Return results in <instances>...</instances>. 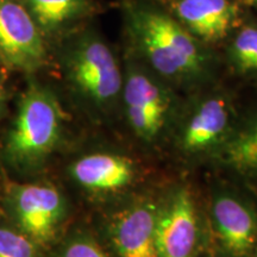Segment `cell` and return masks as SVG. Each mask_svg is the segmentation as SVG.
<instances>
[{"instance_id":"1","label":"cell","mask_w":257,"mask_h":257,"mask_svg":"<svg viewBox=\"0 0 257 257\" xmlns=\"http://www.w3.org/2000/svg\"><path fill=\"white\" fill-rule=\"evenodd\" d=\"M24 78L0 128V170L11 180L49 174L76 140L59 91L38 75Z\"/></svg>"},{"instance_id":"2","label":"cell","mask_w":257,"mask_h":257,"mask_svg":"<svg viewBox=\"0 0 257 257\" xmlns=\"http://www.w3.org/2000/svg\"><path fill=\"white\" fill-rule=\"evenodd\" d=\"M51 174L85 216L117 206L166 178L136 154L80 138L57 161Z\"/></svg>"},{"instance_id":"3","label":"cell","mask_w":257,"mask_h":257,"mask_svg":"<svg viewBox=\"0 0 257 257\" xmlns=\"http://www.w3.org/2000/svg\"><path fill=\"white\" fill-rule=\"evenodd\" d=\"M70 107L93 126L111 121L119 112L124 72L100 34L91 27L76 28L50 46Z\"/></svg>"},{"instance_id":"4","label":"cell","mask_w":257,"mask_h":257,"mask_svg":"<svg viewBox=\"0 0 257 257\" xmlns=\"http://www.w3.org/2000/svg\"><path fill=\"white\" fill-rule=\"evenodd\" d=\"M124 19L131 44L157 76L180 86L207 79L211 55L169 10L149 0H130L124 6Z\"/></svg>"},{"instance_id":"5","label":"cell","mask_w":257,"mask_h":257,"mask_svg":"<svg viewBox=\"0 0 257 257\" xmlns=\"http://www.w3.org/2000/svg\"><path fill=\"white\" fill-rule=\"evenodd\" d=\"M0 214L44 252L82 216L72 195L51 173L30 180L5 176Z\"/></svg>"},{"instance_id":"6","label":"cell","mask_w":257,"mask_h":257,"mask_svg":"<svg viewBox=\"0 0 257 257\" xmlns=\"http://www.w3.org/2000/svg\"><path fill=\"white\" fill-rule=\"evenodd\" d=\"M204 194L206 256L253 257L257 249V187L240 180H208Z\"/></svg>"},{"instance_id":"7","label":"cell","mask_w":257,"mask_h":257,"mask_svg":"<svg viewBox=\"0 0 257 257\" xmlns=\"http://www.w3.org/2000/svg\"><path fill=\"white\" fill-rule=\"evenodd\" d=\"M181 105L170 83L147 67L127 64L118 114L144 153L167 148Z\"/></svg>"},{"instance_id":"8","label":"cell","mask_w":257,"mask_h":257,"mask_svg":"<svg viewBox=\"0 0 257 257\" xmlns=\"http://www.w3.org/2000/svg\"><path fill=\"white\" fill-rule=\"evenodd\" d=\"M230 94L212 91L182 102L167 148L185 169L210 165L238 124Z\"/></svg>"},{"instance_id":"9","label":"cell","mask_w":257,"mask_h":257,"mask_svg":"<svg viewBox=\"0 0 257 257\" xmlns=\"http://www.w3.org/2000/svg\"><path fill=\"white\" fill-rule=\"evenodd\" d=\"M157 257H204L207 251L204 194L185 174L161 182L156 210Z\"/></svg>"},{"instance_id":"10","label":"cell","mask_w":257,"mask_h":257,"mask_svg":"<svg viewBox=\"0 0 257 257\" xmlns=\"http://www.w3.org/2000/svg\"><path fill=\"white\" fill-rule=\"evenodd\" d=\"M161 182L117 206L86 216L112 257H157L155 227Z\"/></svg>"},{"instance_id":"11","label":"cell","mask_w":257,"mask_h":257,"mask_svg":"<svg viewBox=\"0 0 257 257\" xmlns=\"http://www.w3.org/2000/svg\"><path fill=\"white\" fill-rule=\"evenodd\" d=\"M0 62L24 76L50 66L49 43L19 0H0Z\"/></svg>"},{"instance_id":"12","label":"cell","mask_w":257,"mask_h":257,"mask_svg":"<svg viewBox=\"0 0 257 257\" xmlns=\"http://www.w3.org/2000/svg\"><path fill=\"white\" fill-rule=\"evenodd\" d=\"M169 11L201 43L224 40L239 19L232 0H173Z\"/></svg>"},{"instance_id":"13","label":"cell","mask_w":257,"mask_h":257,"mask_svg":"<svg viewBox=\"0 0 257 257\" xmlns=\"http://www.w3.org/2000/svg\"><path fill=\"white\" fill-rule=\"evenodd\" d=\"M210 165L257 187V111L239 118Z\"/></svg>"},{"instance_id":"14","label":"cell","mask_w":257,"mask_h":257,"mask_svg":"<svg viewBox=\"0 0 257 257\" xmlns=\"http://www.w3.org/2000/svg\"><path fill=\"white\" fill-rule=\"evenodd\" d=\"M36 22L49 46L81 23L94 11L91 0H19Z\"/></svg>"},{"instance_id":"15","label":"cell","mask_w":257,"mask_h":257,"mask_svg":"<svg viewBox=\"0 0 257 257\" xmlns=\"http://www.w3.org/2000/svg\"><path fill=\"white\" fill-rule=\"evenodd\" d=\"M46 257H112L98 239L86 216L69 227L55 245L46 252Z\"/></svg>"},{"instance_id":"16","label":"cell","mask_w":257,"mask_h":257,"mask_svg":"<svg viewBox=\"0 0 257 257\" xmlns=\"http://www.w3.org/2000/svg\"><path fill=\"white\" fill-rule=\"evenodd\" d=\"M227 59L238 74L257 73V25H244L236 32L227 49Z\"/></svg>"},{"instance_id":"17","label":"cell","mask_w":257,"mask_h":257,"mask_svg":"<svg viewBox=\"0 0 257 257\" xmlns=\"http://www.w3.org/2000/svg\"><path fill=\"white\" fill-rule=\"evenodd\" d=\"M0 257H46V252L0 214Z\"/></svg>"},{"instance_id":"18","label":"cell","mask_w":257,"mask_h":257,"mask_svg":"<svg viewBox=\"0 0 257 257\" xmlns=\"http://www.w3.org/2000/svg\"><path fill=\"white\" fill-rule=\"evenodd\" d=\"M9 74L8 70H4L0 74V128L9 115L10 108H11L10 104H12L15 96V92L12 91L9 82Z\"/></svg>"},{"instance_id":"19","label":"cell","mask_w":257,"mask_h":257,"mask_svg":"<svg viewBox=\"0 0 257 257\" xmlns=\"http://www.w3.org/2000/svg\"><path fill=\"white\" fill-rule=\"evenodd\" d=\"M239 2L246 6H257V0H239Z\"/></svg>"},{"instance_id":"20","label":"cell","mask_w":257,"mask_h":257,"mask_svg":"<svg viewBox=\"0 0 257 257\" xmlns=\"http://www.w3.org/2000/svg\"><path fill=\"white\" fill-rule=\"evenodd\" d=\"M4 180H5V175L3 174V172H2V170H0V194H2L3 185H4Z\"/></svg>"},{"instance_id":"21","label":"cell","mask_w":257,"mask_h":257,"mask_svg":"<svg viewBox=\"0 0 257 257\" xmlns=\"http://www.w3.org/2000/svg\"><path fill=\"white\" fill-rule=\"evenodd\" d=\"M4 70H6L4 67H3V64H2V62H0V74H2L3 72H4Z\"/></svg>"},{"instance_id":"22","label":"cell","mask_w":257,"mask_h":257,"mask_svg":"<svg viewBox=\"0 0 257 257\" xmlns=\"http://www.w3.org/2000/svg\"><path fill=\"white\" fill-rule=\"evenodd\" d=\"M253 257H257V249H256V251H255V253H253Z\"/></svg>"},{"instance_id":"23","label":"cell","mask_w":257,"mask_h":257,"mask_svg":"<svg viewBox=\"0 0 257 257\" xmlns=\"http://www.w3.org/2000/svg\"><path fill=\"white\" fill-rule=\"evenodd\" d=\"M204 257H211V256H204Z\"/></svg>"}]
</instances>
